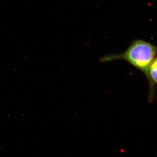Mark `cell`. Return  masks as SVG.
Masks as SVG:
<instances>
[{
	"mask_svg": "<svg viewBox=\"0 0 157 157\" xmlns=\"http://www.w3.org/2000/svg\"><path fill=\"white\" fill-rule=\"evenodd\" d=\"M156 52L154 45L143 40H135L123 53L106 56L100 59V62L123 60L144 74L156 58Z\"/></svg>",
	"mask_w": 157,
	"mask_h": 157,
	"instance_id": "1",
	"label": "cell"
},
{
	"mask_svg": "<svg viewBox=\"0 0 157 157\" xmlns=\"http://www.w3.org/2000/svg\"><path fill=\"white\" fill-rule=\"evenodd\" d=\"M157 58L149 67L146 73H144L149 84V94L148 100L153 101L154 98L155 91L157 85Z\"/></svg>",
	"mask_w": 157,
	"mask_h": 157,
	"instance_id": "2",
	"label": "cell"
}]
</instances>
